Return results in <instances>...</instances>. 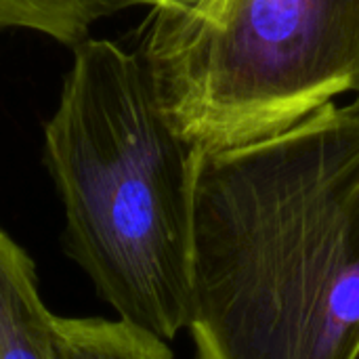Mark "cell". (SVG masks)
<instances>
[{"mask_svg": "<svg viewBox=\"0 0 359 359\" xmlns=\"http://www.w3.org/2000/svg\"><path fill=\"white\" fill-rule=\"evenodd\" d=\"M116 11V0H0V29H36L76 46L97 19Z\"/></svg>", "mask_w": 359, "mask_h": 359, "instance_id": "cell-6", "label": "cell"}, {"mask_svg": "<svg viewBox=\"0 0 359 359\" xmlns=\"http://www.w3.org/2000/svg\"><path fill=\"white\" fill-rule=\"evenodd\" d=\"M55 359H175L168 341L124 320L53 316Z\"/></svg>", "mask_w": 359, "mask_h": 359, "instance_id": "cell-5", "label": "cell"}, {"mask_svg": "<svg viewBox=\"0 0 359 359\" xmlns=\"http://www.w3.org/2000/svg\"><path fill=\"white\" fill-rule=\"evenodd\" d=\"M0 359H55L53 313L44 307L36 267L0 227Z\"/></svg>", "mask_w": 359, "mask_h": 359, "instance_id": "cell-4", "label": "cell"}, {"mask_svg": "<svg viewBox=\"0 0 359 359\" xmlns=\"http://www.w3.org/2000/svg\"><path fill=\"white\" fill-rule=\"evenodd\" d=\"M355 103H359V86H358V90H355V99H353Z\"/></svg>", "mask_w": 359, "mask_h": 359, "instance_id": "cell-8", "label": "cell"}, {"mask_svg": "<svg viewBox=\"0 0 359 359\" xmlns=\"http://www.w3.org/2000/svg\"><path fill=\"white\" fill-rule=\"evenodd\" d=\"M120 8L130 4H147L151 8H164V11H194L204 0H116Z\"/></svg>", "mask_w": 359, "mask_h": 359, "instance_id": "cell-7", "label": "cell"}, {"mask_svg": "<svg viewBox=\"0 0 359 359\" xmlns=\"http://www.w3.org/2000/svg\"><path fill=\"white\" fill-rule=\"evenodd\" d=\"M196 359H359V103L196 151Z\"/></svg>", "mask_w": 359, "mask_h": 359, "instance_id": "cell-1", "label": "cell"}, {"mask_svg": "<svg viewBox=\"0 0 359 359\" xmlns=\"http://www.w3.org/2000/svg\"><path fill=\"white\" fill-rule=\"evenodd\" d=\"M44 151L69 257L120 320L170 343L189 318L196 149L162 114L139 53L74 46Z\"/></svg>", "mask_w": 359, "mask_h": 359, "instance_id": "cell-2", "label": "cell"}, {"mask_svg": "<svg viewBox=\"0 0 359 359\" xmlns=\"http://www.w3.org/2000/svg\"><path fill=\"white\" fill-rule=\"evenodd\" d=\"M143 59L196 151L278 135L359 86V0H204L154 8Z\"/></svg>", "mask_w": 359, "mask_h": 359, "instance_id": "cell-3", "label": "cell"}]
</instances>
